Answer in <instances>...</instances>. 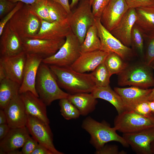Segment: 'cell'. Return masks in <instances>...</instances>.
Returning <instances> with one entry per match:
<instances>
[{
  "instance_id": "cell-1",
  "label": "cell",
  "mask_w": 154,
  "mask_h": 154,
  "mask_svg": "<svg viewBox=\"0 0 154 154\" xmlns=\"http://www.w3.org/2000/svg\"><path fill=\"white\" fill-rule=\"evenodd\" d=\"M59 86L72 94L91 93L96 86L90 73L76 71L70 66H49Z\"/></svg>"
},
{
  "instance_id": "cell-2",
  "label": "cell",
  "mask_w": 154,
  "mask_h": 154,
  "mask_svg": "<svg viewBox=\"0 0 154 154\" xmlns=\"http://www.w3.org/2000/svg\"><path fill=\"white\" fill-rule=\"evenodd\" d=\"M35 87L39 98L47 106L55 100L67 98L70 94L60 89L49 66L42 62L38 71Z\"/></svg>"
},
{
  "instance_id": "cell-3",
  "label": "cell",
  "mask_w": 154,
  "mask_h": 154,
  "mask_svg": "<svg viewBox=\"0 0 154 154\" xmlns=\"http://www.w3.org/2000/svg\"><path fill=\"white\" fill-rule=\"evenodd\" d=\"M82 127L90 135V142L96 150L112 141L119 142L124 147L129 146L123 137L117 133L115 127H111L105 121L100 122L88 116L83 120Z\"/></svg>"
},
{
  "instance_id": "cell-4",
  "label": "cell",
  "mask_w": 154,
  "mask_h": 154,
  "mask_svg": "<svg viewBox=\"0 0 154 154\" xmlns=\"http://www.w3.org/2000/svg\"><path fill=\"white\" fill-rule=\"evenodd\" d=\"M8 23L10 28L22 39L31 38L39 32L41 19L31 10L30 5L24 4Z\"/></svg>"
},
{
  "instance_id": "cell-5",
  "label": "cell",
  "mask_w": 154,
  "mask_h": 154,
  "mask_svg": "<svg viewBox=\"0 0 154 154\" xmlns=\"http://www.w3.org/2000/svg\"><path fill=\"white\" fill-rule=\"evenodd\" d=\"M151 66L143 63L127 65L119 73L118 84L121 86L131 85L143 88L154 86V76Z\"/></svg>"
},
{
  "instance_id": "cell-6",
  "label": "cell",
  "mask_w": 154,
  "mask_h": 154,
  "mask_svg": "<svg viewBox=\"0 0 154 154\" xmlns=\"http://www.w3.org/2000/svg\"><path fill=\"white\" fill-rule=\"evenodd\" d=\"M68 20L71 31L81 44L88 29L95 23L89 0H80L77 7L68 15Z\"/></svg>"
},
{
  "instance_id": "cell-7",
  "label": "cell",
  "mask_w": 154,
  "mask_h": 154,
  "mask_svg": "<svg viewBox=\"0 0 154 154\" xmlns=\"http://www.w3.org/2000/svg\"><path fill=\"white\" fill-rule=\"evenodd\" d=\"M81 44L71 30L65 37L64 43L54 54L43 59L42 62L48 65L70 66L80 55Z\"/></svg>"
},
{
  "instance_id": "cell-8",
  "label": "cell",
  "mask_w": 154,
  "mask_h": 154,
  "mask_svg": "<svg viewBox=\"0 0 154 154\" xmlns=\"http://www.w3.org/2000/svg\"><path fill=\"white\" fill-rule=\"evenodd\" d=\"M114 125L117 131L123 134L137 133L154 127V114L146 116L126 110L116 117Z\"/></svg>"
},
{
  "instance_id": "cell-9",
  "label": "cell",
  "mask_w": 154,
  "mask_h": 154,
  "mask_svg": "<svg viewBox=\"0 0 154 154\" xmlns=\"http://www.w3.org/2000/svg\"><path fill=\"white\" fill-rule=\"evenodd\" d=\"M95 22L101 42L100 50L115 52L124 60L133 56L134 54L133 50L124 45L108 30L102 24L100 18L95 17Z\"/></svg>"
},
{
  "instance_id": "cell-10",
  "label": "cell",
  "mask_w": 154,
  "mask_h": 154,
  "mask_svg": "<svg viewBox=\"0 0 154 154\" xmlns=\"http://www.w3.org/2000/svg\"><path fill=\"white\" fill-rule=\"evenodd\" d=\"M26 126L30 134L38 144L48 149L53 154H64L55 147L53 135L49 124L35 117L27 115Z\"/></svg>"
},
{
  "instance_id": "cell-11",
  "label": "cell",
  "mask_w": 154,
  "mask_h": 154,
  "mask_svg": "<svg viewBox=\"0 0 154 154\" xmlns=\"http://www.w3.org/2000/svg\"><path fill=\"white\" fill-rule=\"evenodd\" d=\"M24 51L27 53L38 55L43 58L55 54L64 43L65 39H22Z\"/></svg>"
},
{
  "instance_id": "cell-12",
  "label": "cell",
  "mask_w": 154,
  "mask_h": 154,
  "mask_svg": "<svg viewBox=\"0 0 154 154\" xmlns=\"http://www.w3.org/2000/svg\"><path fill=\"white\" fill-rule=\"evenodd\" d=\"M26 54L23 80L19 94L29 91L39 97L36 88V81L38 69L43 58L36 54Z\"/></svg>"
},
{
  "instance_id": "cell-13",
  "label": "cell",
  "mask_w": 154,
  "mask_h": 154,
  "mask_svg": "<svg viewBox=\"0 0 154 154\" xmlns=\"http://www.w3.org/2000/svg\"><path fill=\"white\" fill-rule=\"evenodd\" d=\"M129 9L125 0H110L100 17L102 24L110 32L117 26Z\"/></svg>"
},
{
  "instance_id": "cell-14",
  "label": "cell",
  "mask_w": 154,
  "mask_h": 154,
  "mask_svg": "<svg viewBox=\"0 0 154 154\" xmlns=\"http://www.w3.org/2000/svg\"><path fill=\"white\" fill-rule=\"evenodd\" d=\"M3 110L7 116V124L11 128L26 126L27 115L19 94L13 97Z\"/></svg>"
},
{
  "instance_id": "cell-15",
  "label": "cell",
  "mask_w": 154,
  "mask_h": 154,
  "mask_svg": "<svg viewBox=\"0 0 154 154\" xmlns=\"http://www.w3.org/2000/svg\"><path fill=\"white\" fill-rule=\"evenodd\" d=\"M27 59V54L24 51L14 56L0 57V63L5 72L6 78L21 85Z\"/></svg>"
},
{
  "instance_id": "cell-16",
  "label": "cell",
  "mask_w": 154,
  "mask_h": 154,
  "mask_svg": "<svg viewBox=\"0 0 154 154\" xmlns=\"http://www.w3.org/2000/svg\"><path fill=\"white\" fill-rule=\"evenodd\" d=\"M122 137L136 153L151 154L150 145L154 140V127L137 133L123 134Z\"/></svg>"
},
{
  "instance_id": "cell-17",
  "label": "cell",
  "mask_w": 154,
  "mask_h": 154,
  "mask_svg": "<svg viewBox=\"0 0 154 154\" xmlns=\"http://www.w3.org/2000/svg\"><path fill=\"white\" fill-rule=\"evenodd\" d=\"M0 36V57L14 56L24 51L22 39L10 28L8 23Z\"/></svg>"
},
{
  "instance_id": "cell-18",
  "label": "cell",
  "mask_w": 154,
  "mask_h": 154,
  "mask_svg": "<svg viewBox=\"0 0 154 154\" xmlns=\"http://www.w3.org/2000/svg\"><path fill=\"white\" fill-rule=\"evenodd\" d=\"M114 90L121 97L127 110H133L138 104L149 101L152 89L132 86L125 88L115 87Z\"/></svg>"
},
{
  "instance_id": "cell-19",
  "label": "cell",
  "mask_w": 154,
  "mask_h": 154,
  "mask_svg": "<svg viewBox=\"0 0 154 154\" xmlns=\"http://www.w3.org/2000/svg\"><path fill=\"white\" fill-rule=\"evenodd\" d=\"M109 53L98 50L81 53L70 67L74 70L81 73L92 72L104 62Z\"/></svg>"
},
{
  "instance_id": "cell-20",
  "label": "cell",
  "mask_w": 154,
  "mask_h": 154,
  "mask_svg": "<svg viewBox=\"0 0 154 154\" xmlns=\"http://www.w3.org/2000/svg\"><path fill=\"white\" fill-rule=\"evenodd\" d=\"M71 29L68 19L62 21L49 22L41 20L38 33L33 39H58L64 38Z\"/></svg>"
},
{
  "instance_id": "cell-21",
  "label": "cell",
  "mask_w": 154,
  "mask_h": 154,
  "mask_svg": "<svg viewBox=\"0 0 154 154\" xmlns=\"http://www.w3.org/2000/svg\"><path fill=\"white\" fill-rule=\"evenodd\" d=\"M137 19L135 9L129 8L121 21L110 32L125 46L131 45L132 30Z\"/></svg>"
},
{
  "instance_id": "cell-22",
  "label": "cell",
  "mask_w": 154,
  "mask_h": 154,
  "mask_svg": "<svg viewBox=\"0 0 154 154\" xmlns=\"http://www.w3.org/2000/svg\"><path fill=\"white\" fill-rule=\"evenodd\" d=\"M26 126L11 128L6 136L0 141V154H7L22 147L30 136Z\"/></svg>"
},
{
  "instance_id": "cell-23",
  "label": "cell",
  "mask_w": 154,
  "mask_h": 154,
  "mask_svg": "<svg viewBox=\"0 0 154 154\" xmlns=\"http://www.w3.org/2000/svg\"><path fill=\"white\" fill-rule=\"evenodd\" d=\"M19 94L27 115L35 117L49 124L50 121L47 113V106L41 99L29 91Z\"/></svg>"
},
{
  "instance_id": "cell-24",
  "label": "cell",
  "mask_w": 154,
  "mask_h": 154,
  "mask_svg": "<svg viewBox=\"0 0 154 154\" xmlns=\"http://www.w3.org/2000/svg\"><path fill=\"white\" fill-rule=\"evenodd\" d=\"M137 19L135 24L146 39L154 35V5L135 9Z\"/></svg>"
},
{
  "instance_id": "cell-25",
  "label": "cell",
  "mask_w": 154,
  "mask_h": 154,
  "mask_svg": "<svg viewBox=\"0 0 154 154\" xmlns=\"http://www.w3.org/2000/svg\"><path fill=\"white\" fill-rule=\"evenodd\" d=\"M91 93L95 98L103 99L112 104L118 114L127 110L121 97L109 85L96 86Z\"/></svg>"
},
{
  "instance_id": "cell-26",
  "label": "cell",
  "mask_w": 154,
  "mask_h": 154,
  "mask_svg": "<svg viewBox=\"0 0 154 154\" xmlns=\"http://www.w3.org/2000/svg\"><path fill=\"white\" fill-rule=\"evenodd\" d=\"M67 98L77 108L80 115L83 116H87L93 112L98 103L97 99L91 93L70 94Z\"/></svg>"
},
{
  "instance_id": "cell-27",
  "label": "cell",
  "mask_w": 154,
  "mask_h": 154,
  "mask_svg": "<svg viewBox=\"0 0 154 154\" xmlns=\"http://www.w3.org/2000/svg\"><path fill=\"white\" fill-rule=\"evenodd\" d=\"M21 85L7 78L0 82V107L4 110L10 101L19 94Z\"/></svg>"
},
{
  "instance_id": "cell-28",
  "label": "cell",
  "mask_w": 154,
  "mask_h": 154,
  "mask_svg": "<svg viewBox=\"0 0 154 154\" xmlns=\"http://www.w3.org/2000/svg\"><path fill=\"white\" fill-rule=\"evenodd\" d=\"M101 47V42L95 22L88 29L84 40L81 44V52L83 53L100 50Z\"/></svg>"
},
{
  "instance_id": "cell-29",
  "label": "cell",
  "mask_w": 154,
  "mask_h": 154,
  "mask_svg": "<svg viewBox=\"0 0 154 154\" xmlns=\"http://www.w3.org/2000/svg\"><path fill=\"white\" fill-rule=\"evenodd\" d=\"M104 63L110 74H119L128 64L119 55L114 52H110L106 58Z\"/></svg>"
},
{
  "instance_id": "cell-30",
  "label": "cell",
  "mask_w": 154,
  "mask_h": 154,
  "mask_svg": "<svg viewBox=\"0 0 154 154\" xmlns=\"http://www.w3.org/2000/svg\"><path fill=\"white\" fill-rule=\"evenodd\" d=\"M90 74L96 86H104L109 85L111 76L104 62L99 65Z\"/></svg>"
},
{
  "instance_id": "cell-31",
  "label": "cell",
  "mask_w": 154,
  "mask_h": 154,
  "mask_svg": "<svg viewBox=\"0 0 154 154\" xmlns=\"http://www.w3.org/2000/svg\"><path fill=\"white\" fill-rule=\"evenodd\" d=\"M49 17L51 22L67 20L68 14L60 4L51 0H47Z\"/></svg>"
},
{
  "instance_id": "cell-32",
  "label": "cell",
  "mask_w": 154,
  "mask_h": 154,
  "mask_svg": "<svg viewBox=\"0 0 154 154\" xmlns=\"http://www.w3.org/2000/svg\"><path fill=\"white\" fill-rule=\"evenodd\" d=\"M61 114L67 120L76 119L81 115L77 108L67 98L60 100Z\"/></svg>"
},
{
  "instance_id": "cell-33",
  "label": "cell",
  "mask_w": 154,
  "mask_h": 154,
  "mask_svg": "<svg viewBox=\"0 0 154 154\" xmlns=\"http://www.w3.org/2000/svg\"><path fill=\"white\" fill-rule=\"evenodd\" d=\"M144 39L142 33L135 23L131 33V46L139 56L144 57Z\"/></svg>"
},
{
  "instance_id": "cell-34",
  "label": "cell",
  "mask_w": 154,
  "mask_h": 154,
  "mask_svg": "<svg viewBox=\"0 0 154 154\" xmlns=\"http://www.w3.org/2000/svg\"><path fill=\"white\" fill-rule=\"evenodd\" d=\"M31 10L41 20L51 22L50 19L47 0H38L30 5Z\"/></svg>"
},
{
  "instance_id": "cell-35",
  "label": "cell",
  "mask_w": 154,
  "mask_h": 154,
  "mask_svg": "<svg viewBox=\"0 0 154 154\" xmlns=\"http://www.w3.org/2000/svg\"><path fill=\"white\" fill-rule=\"evenodd\" d=\"M110 0H93L91 6L95 17L100 18Z\"/></svg>"
},
{
  "instance_id": "cell-36",
  "label": "cell",
  "mask_w": 154,
  "mask_h": 154,
  "mask_svg": "<svg viewBox=\"0 0 154 154\" xmlns=\"http://www.w3.org/2000/svg\"><path fill=\"white\" fill-rule=\"evenodd\" d=\"M148 40L146 50L144 56V62L150 66L154 59V35L146 38Z\"/></svg>"
},
{
  "instance_id": "cell-37",
  "label": "cell",
  "mask_w": 154,
  "mask_h": 154,
  "mask_svg": "<svg viewBox=\"0 0 154 154\" xmlns=\"http://www.w3.org/2000/svg\"><path fill=\"white\" fill-rule=\"evenodd\" d=\"M96 154H126L124 151H119L118 147L114 145L105 144L100 149L96 150Z\"/></svg>"
},
{
  "instance_id": "cell-38",
  "label": "cell",
  "mask_w": 154,
  "mask_h": 154,
  "mask_svg": "<svg viewBox=\"0 0 154 154\" xmlns=\"http://www.w3.org/2000/svg\"><path fill=\"white\" fill-rule=\"evenodd\" d=\"M24 3L21 2H18L14 8L7 14L0 21V36L1 35L5 25L8 23L13 16L22 6Z\"/></svg>"
},
{
  "instance_id": "cell-39",
  "label": "cell",
  "mask_w": 154,
  "mask_h": 154,
  "mask_svg": "<svg viewBox=\"0 0 154 154\" xmlns=\"http://www.w3.org/2000/svg\"><path fill=\"white\" fill-rule=\"evenodd\" d=\"M17 3H14L9 0H0V19H1L12 11Z\"/></svg>"
},
{
  "instance_id": "cell-40",
  "label": "cell",
  "mask_w": 154,
  "mask_h": 154,
  "mask_svg": "<svg viewBox=\"0 0 154 154\" xmlns=\"http://www.w3.org/2000/svg\"><path fill=\"white\" fill-rule=\"evenodd\" d=\"M38 144L37 142L30 136L27 138L22 147L23 154H32Z\"/></svg>"
},
{
  "instance_id": "cell-41",
  "label": "cell",
  "mask_w": 154,
  "mask_h": 154,
  "mask_svg": "<svg viewBox=\"0 0 154 154\" xmlns=\"http://www.w3.org/2000/svg\"><path fill=\"white\" fill-rule=\"evenodd\" d=\"M129 9L154 5V0H125Z\"/></svg>"
},
{
  "instance_id": "cell-42",
  "label": "cell",
  "mask_w": 154,
  "mask_h": 154,
  "mask_svg": "<svg viewBox=\"0 0 154 154\" xmlns=\"http://www.w3.org/2000/svg\"><path fill=\"white\" fill-rule=\"evenodd\" d=\"M133 110L141 115L146 116H150L153 114L150 110L148 101L140 103L136 105Z\"/></svg>"
},
{
  "instance_id": "cell-43",
  "label": "cell",
  "mask_w": 154,
  "mask_h": 154,
  "mask_svg": "<svg viewBox=\"0 0 154 154\" xmlns=\"http://www.w3.org/2000/svg\"><path fill=\"white\" fill-rule=\"evenodd\" d=\"M32 154H53L48 149L38 143Z\"/></svg>"
},
{
  "instance_id": "cell-44",
  "label": "cell",
  "mask_w": 154,
  "mask_h": 154,
  "mask_svg": "<svg viewBox=\"0 0 154 154\" xmlns=\"http://www.w3.org/2000/svg\"><path fill=\"white\" fill-rule=\"evenodd\" d=\"M11 128L7 124L0 125V140L4 138L9 133Z\"/></svg>"
},
{
  "instance_id": "cell-45",
  "label": "cell",
  "mask_w": 154,
  "mask_h": 154,
  "mask_svg": "<svg viewBox=\"0 0 154 154\" xmlns=\"http://www.w3.org/2000/svg\"><path fill=\"white\" fill-rule=\"evenodd\" d=\"M60 4L66 10L68 14H69L72 10L70 7L68 0H51Z\"/></svg>"
},
{
  "instance_id": "cell-46",
  "label": "cell",
  "mask_w": 154,
  "mask_h": 154,
  "mask_svg": "<svg viewBox=\"0 0 154 154\" xmlns=\"http://www.w3.org/2000/svg\"><path fill=\"white\" fill-rule=\"evenodd\" d=\"M7 124L6 115L3 110H0V125Z\"/></svg>"
},
{
  "instance_id": "cell-47",
  "label": "cell",
  "mask_w": 154,
  "mask_h": 154,
  "mask_svg": "<svg viewBox=\"0 0 154 154\" xmlns=\"http://www.w3.org/2000/svg\"><path fill=\"white\" fill-rule=\"evenodd\" d=\"M14 3H17L18 2H21L24 4L32 5L37 2L38 0H9Z\"/></svg>"
},
{
  "instance_id": "cell-48",
  "label": "cell",
  "mask_w": 154,
  "mask_h": 154,
  "mask_svg": "<svg viewBox=\"0 0 154 154\" xmlns=\"http://www.w3.org/2000/svg\"><path fill=\"white\" fill-rule=\"evenodd\" d=\"M6 78L5 70L2 65L0 63V82Z\"/></svg>"
},
{
  "instance_id": "cell-49",
  "label": "cell",
  "mask_w": 154,
  "mask_h": 154,
  "mask_svg": "<svg viewBox=\"0 0 154 154\" xmlns=\"http://www.w3.org/2000/svg\"><path fill=\"white\" fill-rule=\"evenodd\" d=\"M148 102L152 113L154 114V100L148 101Z\"/></svg>"
},
{
  "instance_id": "cell-50",
  "label": "cell",
  "mask_w": 154,
  "mask_h": 154,
  "mask_svg": "<svg viewBox=\"0 0 154 154\" xmlns=\"http://www.w3.org/2000/svg\"><path fill=\"white\" fill-rule=\"evenodd\" d=\"M154 70V66H151ZM154 100V88L152 89V91L151 93L149 98V101Z\"/></svg>"
},
{
  "instance_id": "cell-51",
  "label": "cell",
  "mask_w": 154,
  "mask_h": 154,
  "mask_svg": "<svg viewBox=\"0 0 154 154\" xmlns=\"http://www.w3.org/2000/svg\"><path fill=\"white\" fill-rule=\"evenodd\" d=\"M80 0H72L71 3L70 4V7L71 9H73L74 7L78 3Z\"/></svg>"
},
{
  "instance_id": "cell-52",
  "label": "cell",
  "mask_w": 154,
  "mask_h": 154,
  "mask_svg": "<svg viewBox=\"0 0 154 154\" xmlns=\"http://www.w3.org/2000/svg\"><path fill=\"white\" fill-rule=\"evenodd\" d=\"M8 154H23L21 151H19L18 149H16L11 151L9 152Z\"/></svg>"
},
{
  "instance_id": "cell-53",
  "label": "cell",
  "mask_w": 154,
  "mask_h": 154,
  "mask_svg": "<svg viewBox=\"0 0 154 154\" xmlns=\"http://www.w3.org/2000/svg\"><path fill=\"white\" fill-rule=\"evenodd\" d=\"M150 149L151 154H154V140L150 144Z\"/></svg>"
},
{
  "instance_id": "cell-54",
  "label": "cell",
  "mask_w": 154,
  "mask_h": 154,
  "mask_svg": "<svg viewBox=\"0 0 154 154\" xmlns=\"http://www.w3.org/2000/svg\"><path fill=\"white\" fill-rule=\"evenodd\" d=\"M150 66H154V59L151 63Z\"/></svg>"
},
{
  "instance_id": "cell-55",
  "label": "cell",
  "mask_w": 154,
  "mask_h": 154,
  "mask_svg": "<svg viewBox=\"0 0 154 154\" xmlns=\"http://www.w3.org/2000/svg\"><path fill=\"white\" fill-rule=\"evenodd\" d=\"M93 1V0H89L90 2L91 5H92Z\"/></svg>"
}]
</instances>
